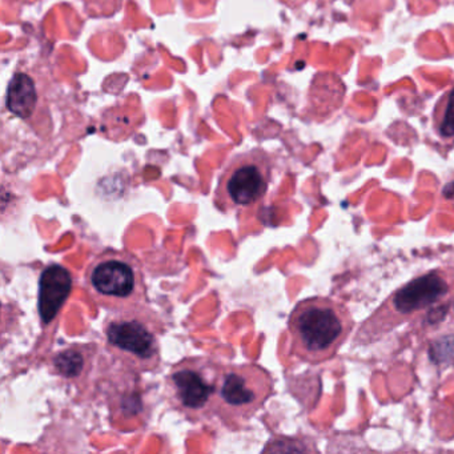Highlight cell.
<instances>
[{"instance_id":"cell-1","label":"cell","mask_w":454,"mask_h":454,"mask_svg":"<svg viewBox=\"0 0 454 454\" xmlns=\"http://www.w3.org/2000/svg\"><path fill=\"white\" fill-rule=\"evenodd\" d=\"M353 326L352 315L340 302L323 296L301 300L289 315L291 353L312 365L325 363L336 356Z\"/></svg>"},{"instance_id":"cell-2","label":"cell","mask_w":454,"mask_h":454,"mask_svg":"<svg viewBox=\"0 0 454 454\" xmlns=\"http://www.w3.org/2000/svg\"><path fill=\"white\" fill-rule=\"evenodd\" d=\"M166 324L150 304L113 312L103 323L107 352L121 365L147 373L160 366Z\"/></svg>"},{"instance_id":"cell-3","label":"cell","mask_w":454,"mask_h":454,"mask_svg":"<svg viewBox=\"0 0 454 454\" xmlns=\"http://www.w3.org/2000/svg\"><path fill=\"white\" fill-rule=\"evenodd\" d=\"M84 281L95 304L110 312L147 304L142 262L132 252L108 248L87 265Z\"/></svg>"},{"instance_id":"cell-4","label":"cell","mask_w":454,"mask_h":454,"mask_svg":"<svg viewBox=\"0 0 454 454\" xmlns=\"http://www.w3.org/2000/svg\"><path fill=\"white\" fill-rule=\"evenodd\" d=\"M454 291V275L434 270L419 276L393 292L381 307L363 324L353 345L372 344L395 326L440 304Z\"/></svg>"},{"instance_id":"cell-5","label":"cell","mask_w":454,"mask_h":454,"mask_svg":"<svg viewBox=\"0 0 454 454\" xmlns=\"http://www.w3.org/2000/svg\"><path fill=\"white\" fill-rule=\"evenodd\" d=\"M275 392V381L259 364L220 366L212 414L231 430L246 427Z\"/></svg>"},{"instance_id":"cell-6","label":"cell","mask_w":454,"mask_h":454,"mask_svg":"<svg viewBox=\"0 0 454 454\" xmlns=\"http://www.w3.org/2000/svg\"><path fill=\"white\" fill-rule=\"evenodd\" d=\"M272 180V159L262 148L236 155L223 169L214 193L222 212L254 209L262 203Z\"/></svg>"},{"instance_id":"cell-7","label":"cell","mask_w":454,"mask_h":454,"mask_svg":"<svg viewBox=\"0 0 454 454\" xmlns=\"http://www.w3.org/2000/svg\"><path fill=\"white\" fill-rule=\"evenodd\" d=\"M222 364L203 356L183 358L171 366L164 389L172 409L190 421L209 419Z\"/></svg>"},{"instance_id":"cell-8","label":"cell","mask_w":454,"mask_h":454,"mask_svg":"<svg viewBox=\"0 0 454 454\" xmlns=\"http://www.w3.org/2000/svg\"><path fill=\"white\" fill-rule=\"evenodd\" d=\"M98 355L99 345L95 342H74L51 353L47 366L52 374L83 393L89 390Z\"/></svg>"},{"instance_id":"cell-9","label":"cell","mask_w":454,"mask_h":454,"mask_svg":"<svg viewBox=\"0 0 454 454\" xmlns=\"http://www.w3.org/2000/svg\"><path fill=\"white\" fill-rule=\"evenodd\" d=\"M139 374L123 366V371L118 374V381H114L111 385L108 408L113 425L116 421H145L147 414Z\"/></svg>"},{"instance_id":"cell-10","label":"cell","mask_w":454,"mask_h":454,"mask_svg":"<svg viewBox=\"0 0 454 454\" xmlns=\"http://www.w3.org/2000/svg\"><path fill=\"white\" fill-rule=\"evenodd\" d=\"M73 291V275L67 268L52 262L39 278L38 312L42 324L49 326L62 310Z\"/></svg>"},{"instance_id":"cell-11","label":"cell","mask_w":454,"mask_h":454,"mask_svg":"<svg viewBox=\"0 0 454 454\" xmlns=\"http://www.w3.org/2000/svg\"><path fill=\"white\" fill-rule=\"evenodd\" d=\"M38 105L35 82L25 73L15 74L7 90L6 106L10 113L20 119H28Z\"/></svg>"},{"instance_id":"cell-12","label":"cell","mask_w":454,"mask_h":454,"mask_svg":"<svg viewBox=\"0 0 454 454\" xmlns=\"http://www.w3.org/2000/svg\"><path fill=\"white\" fill-rule=\"evenodd\" d=\"M442 114H441L438 129L443 137H454V89L443 99Z\"/></svg>"},{"instance_id":"cell-13","label":"cell","mask_w":454,"mask_h":454,"mask_svg":"<svg viewBox=\"0 0 454 454\" xmlns=\"http://www.w3.org/2000/svg\"><path fill=\"white\" fill-rule=\"evenodd\" d=\"M453 308H454V302H453Z\"/></svg>"}]
</instances>
